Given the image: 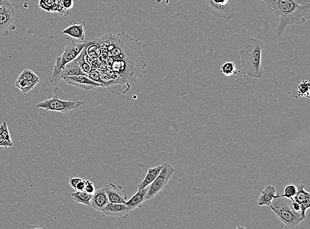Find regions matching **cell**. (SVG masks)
Instances as JSON below:
<instances>
[{"label": "cell", "instance_id": "1", "mask_svg": "<svg viewBox=\"0 0 310 229\" xmlns=\"http://www.w3.org/2000/svg\"><path fill=\"white\" fill-rule=\"evenodd\" d=\"M279 18L276 34L281 36L288 26L304 25L310 8V0H258Z\"/></svg>", "mask_w": 310, "mask_h": 229}, {"label": "cell", "instance_id": "2", "mask_svg": "<svg viewBox=\"0 0 310 229\" xmlns=\"http://www.w3.org/2000/svg\"><path fill=\"white\" fill-rule=\"evenodd\" d=\"M263 47V43L260 40L250 38L240 50L242 69L251 78H260L263 75L261 57Z\"/></svg>", "mask_w": 310, "mask_h": 229}, {"label": "cell", "instance_id": "3", "mask_svg": "<svg viewBox=\"0 0 310 229\" xmlns=\"http://www.w3.org/2000/svg\"><path fill=\"white\" fill-rule=\"evenodd\" d=\"M198 6L217 19L231 20L241 12L242 5L233 0H194Z\"/></svg>", "mask_w": 310, "mask_h": 229}, {"label": "cell", "instance_id": "4", "mask_svg": "<svg viewBox=\"0 0 310 229\" xmlns=\"http://www.w3.org/2000/svg\"><path fill=\"white\" fill-rule=\"evenodd\" d=\"M270 209L275 213L285 226V229H294L302 222L300 213L293 210L292 206V201L289 199L277 196L271 202Z\"/></svg>", "mask_w": 310, "mask_h": 229}, {"label": "cell", "instance_id": "5", "mask_svg": "<svg viewBox=\"0 0 310 229\" xmlns=\"http://www.w3.org/2000/svg\"><path fill=\"white\" fill-rule=\"evenodd\" d=\"M93 41L86 42L83 43H76L73 40H68V43L64 48L63 54L57 56L55 60L54 69L49 79L50 83H57L61 79V71L64 65L72 60L76 59L86 46L90 45Z\"/></svg>", "mask_w": 310, "mask_h": 229}, {"label": "cell", "instance_id": "6", "mask_svg": "<svg viewBox=\"0 0 310 229\" xmlns=\"http://www.w3.org/2000/svg\"><path fill=\"white\" fill-rule=\"evenodd\" d=\"M64 91L56 86L52 98L40 102L36 108H40L47 111H55L61 113H68L72 110L80 109L84 104L83 101L78 100H62Z\"/></svg>", "mask_w": 310, "mask_h": 229}, {"label": "cell", "instance_id": "7", "mask_svg": "<svg viewBox=\"0 0 310 229\" xmlns=\"http://www.w3.org/2000/svg\"><path fill=\"white\" fill-rule=\"evenodd\" d=\"M19 19L17 5L9 0H3L0 5V36H7L16 30Z\"/></svg>", "mask_w": 310, "mask_h": 229}, {"label": "cell", "instance_id": "8", "mask_svg": "<svg viewBox=\"0 0 310 229\" xmlns=\"http://www.w3.org/2000/svg\"><path fill=\"white\" fill-rule=\"evenodd\" d=\"M175 172V169L173 166L169 163H164L162 169L156 179L148 186V190L145 197L146 200L152 198L164 189Z\"/></svg>", "mask_w": 310, "mask_h": 229}, {"label": "cell", "instance_id": "9", "mask_svg": "<svg viewBox=\"0 0 310 229\" xmlns=\"http://www.w3.org/2000/svg\"><path fill=\"white\" fill-rule=\"evenodd\" d=\"M66 83L73 87L78 88L79 89L84 90V91H89L95 89V88L102 87L101 84L97 83L89 77L80 75L76 76H66L62 79Z\"/></svg>", "mask_w": 310, "mask_h": 229}, {"label": "cell", "instance_id": "10", "mask_svg": "<svg viewBox=\"0 0 310 229\" xmlns=\"http://www.w3.org/2000/svg\"><path fill=\"white\" fill-rule=\"evenodd\" d=\"M297 192L293 196L291 201H295L298 203L300 206V215L302 220L306 219V211L310 208V194L306 191L305 186L300 184L296 185Z\"/></svg>", "mask_w": 310, "mask_h": 229}, {"label": "cell", "instance_id": "11", "mask_svg": "<svg viewBox=\"0 0 310 229\" xmlns=\"http://www.w3.org/2000/svg\"><path fill=\"white\" fill-rule=\"evenodd\" d=\"M103 188L107 194L109 202L126 203L127 196H126L125 191L122 189V186H117L113 183H109V184L104 185Z\"/></svg>", "mask_w": 310, "mask_h": 229}, {"label": "cell", "instance_id": "12", "mask_svg": "<svg viewBox=\"0 0 310 229\" xmlns=\"http://www.w3.org/2000/svg\"><path fill=\"white\" fill-rule=\"evenodd\" d=\"M130 211L125 203L109 202L102 213L105 215L126 218L129 213Z\"/></svg>", "mask_w": 310, "mask_h": 229}, {"label": "cell", "instance_id": "13", "mask_svg": "<svg viewBox=\"0 0 310 229\" xmlns=\"http://www.w3.org/2000/svg\"><path fill=\"white\" fill-rule=\"evenodd\" d=\"M109 202L107 194L104 191V188H102L100 189L95 190L92 197H91L89 205L94 210L102 212Z\"/></svg>", "mask_w": 310, "mask_h": 229}, {"label": "cell", "instance_id": "14", "mask_svg": "<svg viewBox=\"0 0 310 229\" xmlns=\"http://www.w3.org/2000/svg\"><path fill=\"white\" fill-rule=\"evenodd\" d=\"M85 29L86 24H76L73 23L71 24L70 26L68 27L67 28L62 31V34H67L70 36L71 37L76 38L77 40L84 41L85 40Z\"/></svg>", "mask_w": 310, "mask_h": 229}, {"label": "cell", "instance_id": "15", "mask_svg": "<svg viewBox=\"0 0 310 229\" xmlns=\"http://www.w3.org/2000/svg\"><path fill=\"white\" fill-rule=\"evenodd\" d=\"M278 194H276V189L274 186H267L265 189L261 192L259 197L258 200V206H269L273 199L277 197Z\"/></svg>", "mask_w": 310, "mask_h": 229}, {"label": "cell", "instance_id": "16", "mask_svg": "<svg viewBox=\"0 0 310 229\" xmlns=\"http://www.w3.org/2000/svg\"><path fill=\"white\" fill-rule=\"evenodd\" d=\"M80 75L86 76V73L81 69L76 58L64 65L61 71V79L66 76H76Z\"/></svg>", "mask_w": 310, "mask_h": 229}, {"label": "cell", "instance_id": "17", "mask_svg": "<svg viewBox=\"0 0 310 229\" xmlns=\"http://www.w3.org/2000/svg\"><path fill=\"white\" fill-rule=\"evenodd\" d=\"M147 190H148V186L144 189L138 190L137 193L129 200L126 201V206L130 210H135L136 208L142 207V203L146 201L145 197H146Z\"/></svg>", "mask_w": 310, "mask_h": 229}, {"label": "cell", "instance_id": "18", "mask_svg": "<svg viewBox=\"0 0 310 229\" xmlns=\"http://www.w3.org/2000/svg\"><path fill=\"white\" fill-rule=\"evenodd\" d=\"M163 164H161V165L156 166L155 167L148 168L146 177L144 178L142 182L139 183L138 185V190L144 189L147 186H149L150 184H152V182L156 179V177L160 173Z\"/></svg>", "mask_w": 310, "mask_h": 229}, {"label": "cell", "instance_id": "19", "mask_svg": "<svg viewBox=\"0 0 310 229\" xmlns=\"http://www.w3.org/2000/svg\"><path fill=\"white\" fill-rule=\"evenodd\" d=\"M14 143L11 138L7 122H3L0 125V147H3L7 149L8 147H12Z\"/></svg>", "mask_w": 310, "mask_h": 229}, {"label": "cell", "instance_id": "20", "mask_svg": "<svg viewBox=\"0 0 310 229\" xmlns=\"http://www.w3.org/2000/svg\"><path fill=\"white\" fill-rule=\"evenodd\" d=\"M87 46L84 48L80 54H79V56L77 57L79 65H80L82 70L86 73V76H87L88 73L93 71V67L91 66L89 60H88V56L87 52H86V48H87Z\"/></svg>", "mask_w": 310, "mask_h": 229}, {"label": "cell", "instance_id": "21", "mask_svg": "<svg viewBox=\"0 0 310 229\" xmlns=\"http://www.w3.org/2000/svg\"><path fill=\"white\" fill-rule=\"evenodd\" d=\"M38 82H30L17 78L16 82V87L18 88L21 91L24 95H26L27 93L30 92L31 90L34 89L37 84Z\"/></svg>", "mask_w": 310, "mask_h": 229}, {"label": "cell", "instance_id": "22", "mask_svg": "<svg viewBox=\"0 0 310 229\" xmlns=\"http://www.w3.org/2000/svg\"><path fill=\"white\" fill-rule=\"evenodd\" d=\"M220 71L227 77L238 76L240 74V71L236 68V64L232 62H227L222 64L220 67Z\"/></svg>", "mask_w": 310, "mask_h": 229}, {"label": "cell", "instance_id": "23", "mask_svg": "<svg viewBox=\"0 0 310 229\" xmlns=\"http://www.w3.org/2000/svg\"><path fill=\"white\" fill-rule=\"evenodd\" d=\"M93 194H90L86 192L85 190L82 191H76L71 194V197L76 203H82V204L88 206L90 203L91 197Z\"/></svg>", "mask_w": 310, "mask_h": 229}, {"label": "cell", "instance_id": "24", "mask_svg": "<svg viewBox=\"0 0 310 229\" xmlns=\"http://www.w3.org/2000/svg\"><path fill=\"white\" fill-rule=\"evenodd\" d=\"M86 52L89 58H97L102 53V49L96 40H93V43L90 44L86 48Z\"/></svg>", "mask_w": 310, "mask_h": 229}, {"label": "cell", "instance_id": "25", "mask_svg": "<svg viewBox=\"0 0 310 229\" xmlns=\"http://www.w3.org/2000/svg\"><path fill=\"white\" fill-rule=\"evenodd\" d=\"M38 7L49 13H56L57 3L56 0H39Z\"/></svg>", "mask_w": 310, "mask_h": 229}, {"label": "cell", "instance_id": "26", "mask_svg": "<svg viewBox=\"0 0 310 229\" xmlns=\"http://www.w3.org/2000/svg\"><path fill=\"white\" fill-rule=\"evenodd\" d=\"M310 84L308 81H302L297 87V95L298 97L309 98Z\"/></svg>", "mask_w": 310, "mask_h": 229}, {"label": "cell", "instance_id": "27", "mask_svg": "<svg viewBox=\"0 0 310 229\" xmlns=\"http://www.w3.org/2000/svg\"><path fill=\"white\" fill-rule=\"evenodd\" d=\"M18 78L22 79V80L30 81V82H40L39 77L34 73V71L31 69H25L18 77Z\"/></svg>", "mask_w": 310, "mask_h": 229}, {"label": "cell", "instance_id": "28", "mask_svg": "<svg viewBox=\"0 0 310 229\" xmlns=\"http://www.w3.org/2000/svg\"><path fill=\"white\" fill-rule=\"evenodd\" d=\"M297 192V187L293 184H288L284 188V193L282 195H279L280 197H286V198L291 199Z\"/></svg>", "mask_w": 310, "mask_h": 229}, {"label": "cell", "instance_id": "29", "mask_svg": "<svg viewBox=\"0 0 310 229\" xmlns=\"http://www.w3.org/2000/svg\"><path fill=\"white\" fill-rule=\"evenodd\" d=\"M87 76L89 77L91 80L97 82V83L101 84L102 87H107V83H106V82H104V81L102 80V78H101L100 73H98V71H97L96 70L91 71L90 73H88Z\"/></svg>", "mask_w": 310, "mask_h": 229}, {"label": "cell", "instance_id": "30", "mask_svg": "<svg viewBox=\"0 0 310 229\" xmlns=\"http://www.w3.org/2000/svg\"><path fill=\"white\" fill-rule=\"evenodd\" d=\"M57 3L56 14L60 15V16H64V17H67L71 14V11H67L64 10L63 7H62V1L63 0H56Z\"/></svg>", "mask_w": 310, "mask_h": 229}, {"label": "cell", "instance_id": "31", "mask_svg": "<svg viewBox=\"0 0 310 229\" xmlns=\"http://www.w3.org/2000/svg\"><path fill=\"white\" fill-rule=\"evenodd\" d=\"M84 190H85L86 192H87V193L93 194L95 191L94 184H93L91 181L89 180H86V186Z\"/></svg>", "mask_w": 310, "mask_h": 229}, {"label": "cell", "instance_id": "32", "mask_svg": "<svg viewBox=\"0 0 310 229\" xmlns=\"http://www.w3.org/2000/svg\"><path fill=\"white\" fill-rule=\"evenodd\" d=\"M74 5V1L73 0H63L62 1V7L64 10L67 11H71Z\"/></svg>", "mask_w": 310, "mask_h": 229}, {"label": "cell", "instance_id": "33", "mask_svg": "<svg viewBox=\"0 0 310 229\" xmlns=\"http://www.w3.org/2000/svg\"><path fill=\"white\" fill-rule=\"evenodd\" d=\"M82 180V179L78 177L70 178V179H69V186H70L73 189L76 190L77 184H78Z\"/></svg>", "mask_w": 310, "mask_h": 229}, {"label": "cell", "instance_id": "34", "mask_svg": "<svg viewBox=\"0 0 310 229\" xmlns=\"http://www.w3.org/2000/svg\"><path fill=\"white\" fill-rule=\"evenodd\" d=\"M86 180L82 179L80 182L77 184L76 191H82L85 189Z\"/></svg>", "mask_w": 310, "mask_h": 229}, {"label": "cell", "instance_id": "35", "mask_svg": "<svg viewBox=\"0 0 310 229\" xmlns=\"http://www.w3.org/2000/svg\"><path fill=\"white\" fill-rule=\"evenodd\" d=\"M292 206H293V210L296 211V212L299 213H300V206L298 203L295 202V201H292Z\"/></svg>", "mask_w": 310, "mask_h": 229}, {"label": "cell", "instance_id": "36", "mask_svg": "<svg viewBox=\"0 0 310 229\" xmlns=\"http://www.w3.org/2000/svg\"><path fill=\"white\" fill-rule=\"evenodd\" d=\"M22 225H23V226L24 227H25V228H26V229H30V228H36V229H37V228H40V229L45 228V227H44L43 225H41V226H35V227H33L32 226V227H31V226H29L28 223H23V224H22Z\"/></svg>", "mask_w": 310, "mask_h": 229}, {"label": "cell", "instance_id": "37", "mask_svg": "<svg viewBox=\"0 0 310 229\" xmlns=\"http://www.w3.org/2000/svg\"><path fill=\"white\" fill-rule=\"evenodd\" d=\"M163 1V0H157L156 2L157 3H161V1Z\"/></svg>", "mask_w": 310, "mask_h": 229}, {"label": "cell", "instance_id": "38", "mask_svg": "<svg viewBox=\"0 0 310 229\" xmlns=\"http://www.w3.org/2000/svg\"><path fill=\"white\" fill-rule=\"evenodd\" d=\"M2 1H3V0H0V5H1V3H2Z\"/></svg>", "mask_w": 310, "mask_h": 229}]
</instances>
